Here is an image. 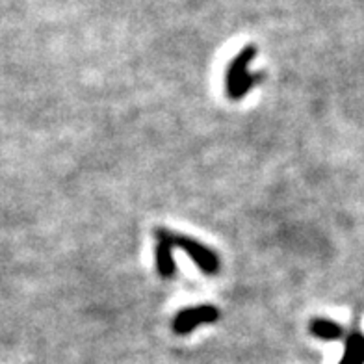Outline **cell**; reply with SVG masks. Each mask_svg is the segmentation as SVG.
<instances>
[{
    "label": "cell",
    "instance_id": "1",
    "mask_svg": "<svg viewBox=\"0 0 364 364\" xmlns=\"http://www.w3.org/2000/svg\"><path fill=\"white\" fill-rule=\"evenodd\" d=\"M257 56V48L253 45H247L232 58L229 68L225 71V91L227 97L232 101L244 99L251 91L255 84V77L250 73V63Z\"/></svg>",
    "mask_w": 364,
    "mask_h": 364
},
{
    "label": "cell",
    "instance_id": "2",
    "mask_svg": "<svg viewBox=\"0 0 364 364\" xmlns=\"http://www.w3.org/2000/svg\"><path fill=\"white\" fill-rule=\"evenodd\" d=\"M171 240L173 245L184 251L205 275H216L220 272V257L199 240H193L192 236L186 235H177V232H171Z\"/></svg>",
    "mask_w": 364,
    "mask_h": 364
},
{
    "label": "cell",
    "instance_id": "3",
    "mask_svg": "<svg viewBox=\"0 0 364 364\" xmlns=\"http://www.w3.org/2000/svg\"><path fill=\"white\" fill-rule=\"evenodd\" d=\"M220 320V311L212 305H201V307H188L178 312L173 320V331L177 335H190L197 326L201 323H212Z\"/></svg>",
    "mask_w": 364,
    "mask_h": 364
},
{
    "label": "cell",
    "instance_id": "4",
    "mask_svg": "<svg viewBox=\"0 0 364 364\" xmlns=\"http://www.w3.org/2000/svg\"><path fill=\"white\" fill-rule=\"evenodd\" d=\"M156 238V250H154V259H156V272L160 277L169 279L175 275V259H173V245L171 230L156 229L154 230Z\"/></svg>",
    "mask_w": 364,
    "mask_h": 364
},
{
    "label": "cell",
    "instance_id": "5",
    "mask_svg": "<svg viewBox=\"0 0 364 364\" xmlns=\"http://www.w3.org/2000/svg\"><path fill=\"white\" fill-rule=\"evenodd\" d=\"M338 364H364V335L353 331L346 341L344 357Z\"/></svg>",
    "mask_w": 364,
    "mask_h": 364
},
{
    "label": "cell",
    "instance_id": "6",
    "mask_svg": "<svg viewBox=\"0 0 364 364\" xmlns=\"http://www.w3.org/2000/svg\"><path fill=\"white\" fill-rule=\"evenodd\" d=\"M311 333L321 341H338L342 335H344V331L338 323L335 321L327 320V318H314L311 321Z\"/></svg>",
    "mask_w": 364,
    "mask_h": 364
}]
</instances>
